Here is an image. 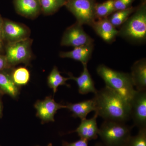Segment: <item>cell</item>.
<instances>
[{
  "instance_id": "cell-1",
  "label": "cell",
  "mask_w": 146,
  "mask_h": 146,
  "mask_svg": "<svg viewBox=\"0 0 146 146\" xmlns=\"http://www.w3.org/2000/svg\"><path fill=\"white\" fill-rule=\"evenodd\" d=\"M94 94L95 112L98 116L106 121L119 122L130 120L129 102L124 97L106 86Z\"/></svg>"
},
{
  "instance_id": "cell-2",
  "label": "cell",
  "mask_w": 146,
  "mask_h": 146,
  "mask_svg": "<svg viewBox=\"0 0 146 146\" xmlns=\"http://www.w3.org/2000/svg\"><path fill=\"white\" fill-rule=\"evenodd\" d=\"M118 36L128 41L142 44L146 40V3L145 0L125 23L119 30Z\"/></svg>"
},
{
  "instance_id": "cell-3",
  "label": "cell",
  "mask_w": 146,
  "mask_h": 146,
  "mask_svg": "<svg viewBox=\"0 0 146 146\" xmlns=\"http://www.w3.org/2000/svg\"><path fill=\"white\" fill-rule=\"evenodd\" d=\"M97 72L104 81L106 86L129 101L136 90L130 74L115 70L104 64L98 66Z\"/></svg>"
},
{
  "instance_id": "cell-4",
  "label": "cell",
  "mask_w": 146,
  "mask_h": 146,
  "mask_svg": "<svg viewBox=\"0 0 146 146\" xmlns=\"http://www.w3.org/2000/svg\"><path fill=\"white\" fill-rule=\"evenodd\" d=\"M126 123L104 120L99 128L98 136L106 146H125L132 127Z\"/></svg>"
},
{
  "instance_id": "cell-5",
  "label": "cell",
  "mask_w": 146,
  "mask_h": 146,
  "mask_svg": "<svg viewBox=\"0 0 146 146\" xmlns=\"http://www.w3.org/2000/svg\"><path fill=\"white\" fill-rule=\"evenodd\" d=\"M33 42V39L29 38L7 44L5 55L10 67L21 63L27 64L29 63L32 57L31 46Z\"/></svg>"
},
{
  "instance_id": "cell-6",
  "label": "cell",
  "mask_w": 146,
  "mask_h": 146,
  "mask_svg": "<svg viewBox=\"0 0 146 146\" xmlns=\"http://www.w3.org/2000/svg\"><path fill=\"white\" fill-rule=\"evenodd\" d=\"M96 0H68L65 6L81 25L91 26L96 20Z\"/></svg>"
},
{
  "instance_id": "cell-7",
  "label": "cell",
  "mask_w": 146,
  "mask_h": 146,
  "mask_svg": "<svg viewBox=\"0 0 146 146\" xmlns=\"http://www.w3.org/2000/svg\"><path fill=\"white\" fill-rule=\"evenodd\" d=\"M129 102L133 125L139 129L146 128V91L135 90Z\"/></svg>"
},
{
  "instance_id": "cell-8",
  "label": "cell",
  "mask_w": 146,
  "mask_h": 146,
  "mask_svg": "<svg viewBox=\"0 0 146 146\" xmlns=\"http://www.w3.org/2000/svg\"><path fill=\"white\" fill-rule=\"evenodd\" d=\"M82 26L76 22L67 28L62 36L61 46L75 48L94 44V39L84 31Z\"/></svg>"
},
{
  "instance_id": "cell-9",
  "label": "cell",
  "mask_w": 146,
  "mask_h": 146,
  "mask_svg": "<svg viewBox=\"0 0 146 146\" xmlns=\"http://www.w3.org/2000/svg\"><path fill=\"white\" fill-rule=\"evenodd\" d=\"M3 42L14 43L30 38L31 30L23 24L3 18Z\"/></svg>"
},
{
  "instance_id": "cell-10",
  "label": "cell",
  "mask_w": 146,
  "mask_h": 146,
  "mask_svg": "<svg viewBox=\"0 0 146 146\" xmlns=\"http://www.w3.org/2000/svg\"><path fill=\"white\" fill-rule=\"evenodd\" d=\"M36 116L44 122L54 121V115L58 110L66 108V106L56 102L52 97H46L44 100L38 101L34 105Z\"/></svg>"
},
{
  "instance_id": "cell-11",
  "label": "cell",
  "mask_w": 146,
  "mask_h": 146,
  "mask_svg": "<svg viewBox=\"0 0 146 146\" xmlns=\"http://www.w3.org/2000/svg\"><path fill=\"white\" fill-rule=\"evenodd\" d=\"M91 27L99 36L108 44L115 42L118 36L119 30L110 23L108 18L96 20Z\"/></svg>"
},
{
  "instance_id": "cell-12",
  "label": "cell",
  "mask_w": 146,
  "mask_h": 146,
  "mask_svg": "<svg viewBox=\"0 0 146 146\" xmlns=\"http://www.w3.org/2000/svg\"><path fill=\"white\" fill-rule=\"evenodd\" d=\"M13 4L17 13L28 19H35L42 13L39 0H14Z\"/></svg>"
},
{
  "instance_id": "cell-13",
  "label": "cell",
  "mask_w": 146,
  "mask_h": 146,
  "mask_svg": "<svg viewBox=\"0 0 146 146\" xmlns=\"http://www.w3.org/2000/svg\"><path fill=\"white\" fill-rule=\"evenodd\" d=\"M98 117L95 113L93 117L90 119L82 120L81 123L73 132H76L81 139L88 141L96 140L98 136L99 128L97 119Z\"/></svg>"
},
{
  "instance_id": "cell-14",
  "label": "cell",
  "mask_w": 146,
  "mask_h": 146,
  "mask_svg": "<svg viewBox=\"0 0 146 146\" xmlns=\"http://www.w3.org/2000/svg\"><path fill=\"white\" fill-rule=\"evenodd\" d=\"M130 75L136 90L146 91V58L140 59L133 63Z\"/></svg>"
},
{
  "instance_id": "cell-15",
  "label": "cell",
  "mask_w": 146,
  "mask_h": 146,
  "mask_svg": "<svg viewBox=\"0 0 146 146\" xmlns=\"http://www.w3.org/2000/svg\"><path fill=\"white\" fill-rule=\"evenodd\" d=\"M83 69L81 74L78 77H75L69 74L70 80H74L78 86V92L82 95H86L90 93L94 94L97 90L95 86L94 80L88 70L87 65H83Z\"/></svg>"
},
{
  "instance_id": "cell-16",
  "label": "cell",
  "mask_w": 146,
  "mask_h": 146,
  "mask_svg": "<svg viewBox=\"0 0 146 146\" xmlns=\"http://www.w3.org/2000/svg\"><path fill=\"white\" fill-rule=\"evenodd\" d=\"M94 47V44L75 47L70 51L61 52L59 56L62 58H71L80 61L82 65H87L92 56Z\"/></svg>"
},
{
  "instance_id": "cell-17",
  "label": "cell",
  "mask_w": 146,
  "mask_h": 146,
  "mask_svg": "<svg viewBox=\"0 0 146 146\" xmlns=\"http://www.w3.org/2000/svg\"><path fill=\"white\" fill-rule=\"evenodd\" d=\"M66 106V108L72 112L73 117L80 118L81 120L86 119L90 112L96 110V106L93 99L76 103L68 104Z\"/></svg>"
},
{
  "instance_id": "cell-18",
  "label": "cell",
  "mask_w": 146,
  "mask_h": 146,
  "mask_svg": "<svg viewBox=\"0 0 146 146\" xmlns=\"http://www.w3.org/2000/svg\"><path fill=\"white\" fill-rule=\"evenodd\" d=\"M5 70L0 72V90L12 98H16L18 94V86L13 82L11 74Z\"/></svg>"
},
{
  "instance_id": "cell-19",
  "label": "cell",
  "mask_w": 146,
  "mask_h": 146,
  "mask_svg": "<svg viewBox=\"0 0 146 146\" xmlns=\"http://www.w3.org/2000/svg\"><path fill=\"white\" fill-rule=\"evenodd\" d=\"M47 80L48 85L52 89L54 94L57 92L58 86L62 85L69 86L66 82L70 80V78L64 77L61 75L56 66L53 68Z\"/></svg>"
},
{
  "instance_id": "cell-20",
  "label": "cell",
  "mask_w": 146,
  "mask_h": 146,
  "mask_svg": "<svg viewBox=\"0 0 146 146\" xmlns=\"http://www.w3.org/2000/svg\"><path fill=\"white\" fill-rule=\"evenodd\" d=\"M42 13L46 16L52 15L65 6L68 0H39Z\"/></svg>"
},
{
  "instance_id": "cell-21",
  "label": "cell",
  "mask_w": 146,
  "mask_h": 146,
  "mask_svg": "<svg viewBox=\"0 0 146 146\" xmlns=\"http://www.w3.org/2000/svg\"><path fill=\"white\" fill-rule=\"evenodd\" d=\"M136 7H131L112 13L108 18L110 23L115 27L121 26L136 10Z\"/></svg>"
},
{
  "instance_id": "cell-22",
  "label": "cell",
  "mask_w": 146,
  "mask_h": 146,
  "mask_svg": "<svg viewBox=\"0 0 146 146\" xmlns=\"http://www.w3.org/2000/svg\"><path fill=\"white\" fill-rule=\"evenodd\" d=\"M114 0H107L102 3H96L95 7L96 19L108 18L115 12Z\"/></svg>"
},
{
  "instance_id": "cell-23",
  "label": "cell",
  "mask_w": 146,
  "mask_h": 146,
  "mask_svg": "<svg viewBox=\"0 0 146 146\" xmlns=\"http://www.w3.org/2000/svg\"><path fill=\"white\" fill-rule=\"evenodd\" d=\"M11 76L14 83L18 86L26 85L30 79L29 71L25 67L16 68L12 72Z\"/></svg>"
},
{
  "instance_id": "cell-24",
  "label": "cell",
  "mask_w": 146,
  "mask_h": 146,
  "mask_svg": "<svg viewBox=\"0 0 146 146\" xmlns=\"http://www.w3.org/2000/svg\"><path fill=\"white\" fill-rule=\"evenodd\" d=\"M125 146H146V128L139 129L135 136H131Z\"/></svg>"
},
{
  "instance_id": "cell-25",
  "label": "cell",
  "mask_w": 146,
  "mask_h": 146,
  "mask_svg": "<svg viewBox=\"0 0 146 146\" xmlns=\"http://www.w3.org/2000/svg\"><path fill=\"white\" fill-rule=\"evenodd\" d=\"M135 0H114V7L115 11L122 10L131 7Z\"/></svg>"
},
{
  "instance_id": "cell-26",
  "label": "cell",
  "mask_w": 146,
  "mask_h": 146,
  "mask_svg": "<svg viewBox=\"0 0 146 146\" xmlns=\"http://www.w3.org/2000/svg\"><path fill=\"white\" fill-rule=\"evenodd\" d=\"M63 146H88V141L84 139H81L78 141L73 143L64 142L63 143Z\"/></svg>"
},
{
  "instance_id": "cell-27",
  "label": "cell",
  "mask_w": 146,
  "mask_h": 146,
  "mask_svg": "<svg viewBox=\"0 0 146 146\" xmlns=\"http://www.w3.org/2000/svg\"><path fill=\"white\" fill-rule=\"evenodd\" d=\"M10 68L5 55L0 54V72Z\"/></svg>"
},
{
  "instance_id": "cell-28",
  "label": "cell",
  "mask_w": 146,
  "mask_h": 146,
  "mask_svg": "<svg viewBox=\"0 0 146 146\" xmlns=\"http://www.w3.org/2000/svg\"><path fill=\"white\" fill-rule=\"evenodd\" d=\"M3 18L2 17L1 15L0 14V41L4 42L3 35Z\"/></svg>"
},
{
  "instance_id": "cell-29",
  "label": "cell",
  "mask_w": 146,
  "mask_h": 146,
  "mask_svg": "<svg viewBox=\"0 0 146 146\" xmlns=\"http://www.w3.org/2000/svg\"><path fill=\"white\" fill-rule=\"evenodd\" d=\"M3 42L0 41V54L1 53L3 50Z\"/></svg>"
},
{
  "instance_id": "cell-30",
  "label": "cell",
  "mask_w": 146,
  "mask_h": 146,
  "mask_svg": "<svg viewBox=\"0 0 146 146\" xmlns=\"http://www.w3.org/2000/svg\"><path fill=\"white\" fill-rule=\"evenodd\" d=\"M94 146H106L102 143H98Z\"/></svg>"
},
{
  "instance_id": "cell-31",
  "label": "cell",
  "mask_w": 146,
  "mask_h": 146,
  "mask_svg": "<svg viewBox=\"0 0 146 146\" xmlns=\"http://www.w3.org/2000/svg\"><path fill=\"white\" fill-rule=\"evenodd\" d=\"M2 106L1 103L0 101V116L2 114Z\"/></svg>"
},
{
  "instance_id": "cell-32",
  "label": "cell",
  "mask_w": 146,
  "mask_h": 146,
  "mask_svg": "<svg viewBox=\"0 0 146 146\" xmlns=\"http://www.w3.org/2000/svg\"><path fill=\"white\" fill-rule=\"evenodd\" d=\"M48 146H52V145L51 144H49V145Z\"/></svg>"
}]
</instances>
